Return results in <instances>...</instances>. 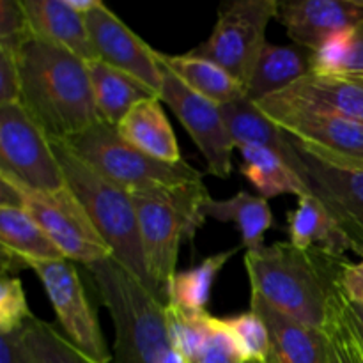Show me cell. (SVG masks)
Here are the masks:
<instances>
[{
    "label": "cell",
    "mask_w": 363,
    "mask_h": 363,
    "mask_svg": "<svg viewBox=\"0 0 363 363\" xmlns=\"http://www.w3.org/2000/svg\"><path fill=\"white\" fill-rule=\"evenodd\" d=\"M347 262L323 248L279 241L245 254L252 294L303 325L325 330L342 305L340 272Z\"/></svg>",
    "instance_id": "cell-1"
},
{
    "label": "cell",
    "mask_w": 363,
    "mask_h": 363,
    "mask_svg": "<svg viewBox=\"0 0 363 363\" xmlns=\"http://www.w3.org/2000/svg\"><path fill=\"white\" fill-rule=\"evenodd\" d=\"M21 106L50 140H69L99 123L87 62L32 34L18 52Z\"/></svg>",
    "instance_id": "cell-2"
},
{
    "label": "cell",
    "mask_w": 363,
    "mask_h": 363,
    "mask_svg": "<svg viewBox=\"0 0 363 363\" xmlns=\"http://www.w3.org/2000/svg\"><path fill=\"white\" fill-rule=\"evenodd\" d=\"M87 268L113 325L112 363H183L170 339L167 305L112 257Z\"/></svg>",
    "instance_id": "cell-3"
},
{
    "label": "cell",
    "mask_w": 363,
    "mask_h": 363,
    "mask_svg": "<svg viewBox=\"0 0 363 363\" xmlns=\"http://www.w3.org/2000/svg\"><path fill=\"white\" fill-rule=\"evenodd\" d=\"M52 144L62 165L67 186L77 195L99 236L112 250L113 261L126 268L163 305H169L165 296L160 293L158 286L152 282L145 266L144 248L138 233L137 209L130 191L96 172L64 142L52 140Z\"/></svg>",
    "instance_id": "cell-4"
},
{
    "label": "cell",
    "mask_w": 363,
    "mask_h": 363,
    "mask_svg": "<svg viewBox=\"0 0 363 363\" xmlns=\"http://www.w3.org/2000/svg\"><path fill=\"white\" fill-rule=\"evenodd\" d=\"M131 197L137 209L145 266L169 303L179 247L183 240H194L195 233L208 218L204 206L209 194L202 181H197L131 191Z\"/></svg>",
    "instance_id": "cell-5"
},
{
    "label": "cell",
    "mask_w": 363,
    "mask_h": 363,
    "mask_svg": "<svg viewBox=\"0 0 363 363\" xmlns=\"http://www.w3.org/2000/svg\"><path fill=\"white\" fill-rule=\"evenodd\" d=\"M64 144L96 172L130 194L202 181V174L184 160L179 163L160 162L124 140L117 126L103 121L64 140Z\"/></svg>",
    "instance_id": "cell-6"
},
{
    "label": "cell",
    "mask_w": 363,
    "mask_h": 363,
    "mask_svg": "<svg viewBox=\"0 0 363 363\" xmlns=\"http://www.w3.org/2000/svg\"><path fill=\"white\" fill-rule=\"evenodd\" d=\"M255 106L319 162L337 169L363 170V121L291 103L277 94Z\"/></svg>",
    "instance_id": "cell-7"
},
{
    "label": "cell",
    "mask_w": 363,
    "mask_h": 363,
    "mask_svg": "<svg viewBox=\"0 0 363 363\" xmlns=\"http://www.w3.org/2000/svg\"><path fill=\"white\" fill-rule=\"evenodd\" d=\"M279 6L277 0H236L225 4L209 38L190 50V53L218 64L247 89L268 43L266 30L269 21L277 18Z\"/></svg>",
    "instance_id": "cell-8"
},
{
    "label": "cell",
    "mask_w": 363,
    "mask_h": 363,
    "mask_svg": "<svg viewBox=\"0 0 363 363\" xmlns=\"http://www.w3.org/2000/svg\"><path fill=\"white\" fill-rule=\"evenodd\" d=\"M0 172L35 191L67 186L52 140L21 103L0 105Z\"/></svg>",
    "instance_id": "cell-9"
},
{
    "label": "cell",
    "mask_w": 363,
    "mask_h": 363,
    "mask_svg": "<svg viewBox=\"0 0 363 363\" xmlns=\"http://www.w3.org/2000/svg\"><path fill=\"white\" fill-rule=\"evenodd\" d=\"M13 183L20 191L21 208L35 220L67 261L92 266L112 257V250L99 236L69 186L55 191H35L14 179Z\"/></svg>",
    "instance_id": "cell-10"
},
{
    "label": "cell",
    "mask_w": 363,
    "mask_h": 363,
    "mask_svg": "<svg viewBox=\"0 0 363 363\" xmlns=\"http://www.w3.org/2000/svg\"><path fill=\"white\" fill-rule=\"evenodd\" d=\"M27 269L35 273L62 326L64 337L80 353L96 363H112L98 318L82 286L77 266L67 259L28 261Z\"/></svg>",
    "instance_id": "cell-11"
},
{
    "label": "cell",
    "mask_w": 363,
    "mask_h": 363,
    "mask_svg": "<svg viewBox=\"0 0 363 363\" xmlns=\"http://www.w3.org/2000/svg\"><path fill=\"white\" fill-rule=\"evenodd\" d=\"M160 66H162L160 99L170 106L174 116L183 124L186 133L201 151L209 174L222 179L229 177L233 172V151L236 147L227 130L220 105L191 91L162 60Z\"/></svg>",
    "instance_id": "cell-12"
},
{
    "label": "cell",
    "mask_w": 363,
    "mask_h": 363,
    "mask_svg": "<svg viewBox=\"0 0 363 363\" xmlns=\"http://www.w3.org/2000/svg\"><path fill=\"white\" fill-rule=\"evenodd\" d=\"M96 57L116 69L140 80L158 94L162 91V66L156 52L117 18L105 4L85 16Z\"/></svg>",
    "instance_id": "cell-13"
},
{
    "label": "cell",
    "mask_w": 363,
    "mask_h": 363,
    "mask_svg": "<svg viewBox=\"0 0 363 363\" xmlns=\"http://www.w3.org/2000/svg\"><path fill=\"white\" fill-rule=\"evenodd\" d=\"M300 149V147H298ZM301 179L308 191L332 215L347 238L351 250L363 257V170L326 165L300 149Z\"/></svg>",
    "instance_id": "cell-14"
},
{
    "label": "cell",
    "mask_w": 363,
    "mask_h": 363,
    "mask_svg": "<svg viewBox=\"0 0 363 363\" xmlns=\"http://www.w3.org/2000/svg\"><path fill=\"white\" fill-rule=\"evenodd\" d=\"M277 20L294 45L318 52L332 35L363 23V0H300L280 2Z\"/></svg>",
    "instance_id": "cell-15"
},
{
    "label": "cell",
    "mask_w": 363,
    "mask_h": 363,
    "mask_svg": "<svg viewBox=\"0 0 363 363\" xmlns=\"http://www.w3.org/2000/svg\"><path fill=\"white\" fill-rule=\"evenodd\" d=\"M250 308L261 315L268 330V363H328L330 342L325 330L275 311L257 294H252Z\"/></svg>",
    "instance_id": "cell-16"
},
{
    "label": "cell",
    "mask_w": 363,
    "mask_h": 363,
    "mask_svg": "<svg viewBox=\"0 0 363 363\" xmlns=\"http://www.w3.org/2000/svg\"><path fill=\"white\" fill-rule=\"evenodd\" d=\"M277 96L298 105L363 121V74L311 73L277 92Z\"/></svg>",
    "instance_id": "cell-17"
},
{
    "label": "cell",
    "mask_w": 363,
    "mask_h": 363,
    "mask_svg": "<svg viewBox=\"0 0 363 363\" xmlns=\"http://www.w3.org/2000/svg\"><path fill=\"white\" fill-rule=\"evenodd\" d=\"M220 110L225 119L234 147L238 149L240 145L254 144L272 149L301 177L303 162H301L298 145L291 140L289 135L284 133L275 123H272L255 106V103L245 98L229 105H222Z\"/></svg>",
    "instance_id": "cell-18"
},
{
    "label": "cell",
    "mask_w": 363,
    "mask_h": 363,
    "mask_svg": "<svg viewBox=\"0 0 363 363\" xmlns=\"http://www.w3.org/2000/svg\"><path fill=\"white\" fill-rule=\"evenodd\" d=\"M32 32L38 38L64 46L80 59H98L85 18L74 13L66 0H21Z\"/></svg>",
    "instance_id": "cell-19"
},
{
    "label": "cell",
    "mask_w": 363,
    "mask_h": 363,
    "mask_svg": "<svg viewBox=\"0 0 363 363\" xmlns=\"http://www.w3.org/2000/svg\"><path fill=\"white\" fill-rule=\"evenodd\" d=\"M314 71V52L300 45L266 43L247 87V99L257 103L282 92Z\"/></svg>",
    "instance_id": "cell-20"
},
{
    "label": "cell",
    "mask_w": 363,
    "mask_h": 363,
    "mask_svg": "<svg viewBox=\"0 0 363 363\" xmlns=\"http://www.w3.org/2000/svg\"><path fill=\"white\" fill-rule=\"evenodd\" d=\"M117 130L124 140L160 162H183L176 133L160 98H147L137 103L121 121Z\"/></svg>",
    "instance_id": "cell-21"
},
{
    "label": "cell",
    "mask_w": 363,
    "mask_h": 363,
    "mask_svg": "<svg viewBox=\"0 0 363 363\" xmlns=\"http://www.w3.org/2000/svg\"><path fill=\"white\" fill-rule=\"evenodd\" d=\"M87 71L96 110L99 119L106 124L119 126L121 121L137 103L147 98H158V94L140 80L99 59L87 60Z\"/></svg>",
    "instance_id": "cell-22"
},
{
    "label": "cell",
    "mask_w": 363,
    "mask_h": 363,
    "mask_svg": "<svg viewBox=\"0 0 363 363\" xmlns=\"http://www.w3.org/2000/svg\"><path fill=\"white\" fill-rule=\"evenodd\" d=\"M289 243L296 248H323L333 255L344 257L351 245L325 206L312 194L298 197V206L287 213Z\"/></svg>",
    "instance_id": "cell-23"
},
{
    "label": "cell",
    "mask_w": 363,
    "mask_h": 363,
    "mask_svg": "<svg viewBox=\"0 0 363 363\" xmlns=\"http://www.w3.org/2000/svg\"><path fill=\"white\" fill-rule=\"evenodd\" d=\"M206 216L218 222H233L241 236V247L247 252L261 250L264 245V234L275 225L273 211L268 199L252 195L241 190L229 199H208L204 206Z\"/></svg>",
    "instance_id": "cell-24"
},
{
    "label": "cell",
    "mask_w": 363,
    "mask_h": 363,
    "mask_svg": "<svg viewBox=\"0 0 363 363\" xmlns=\"http://www.w3.org/2000/svg\"><path fill=\"white\" fill-rule=\"evenodd\" d=\"M158 59L191 91L211 99L216 105H229L247 98L245 85L211 60L191 55L190 52L184 55H169L158 52Z\"/></svg>",
    "instance_id": "cell-25"
},
{
    "label": "cell",
    "mask_w": 363,
    "mask_h": 363,
    "mask_svg": "<svg viewBox=\"0 0 363 363\" xmlns=\"http://www.w3.org/2000/svg\"><path fill=\"white\" fill-rule=\"evenodd\" d=\"M241 152L240 172L259 190L261 197L273 199L279 195H301L311 194L307 184L300 176L277 155L275 151L262 145H240Z\"/></svg>",
    "instance_id": "cell-26"
},
{
    "label": "cell",
    "mask_w": 363,
    "mask_h": 363,
    "mask_svg": "<svg viewBox=\"0 0 363 363\" xmlns=\"http://www.w3.org/2000/svg\"><path fill=\"white\" fill-rule=\"evenodd\" d=\"M0 243L2 248L28 261L66 259L35 220L16 206H0Z\"/></svg>",
    "instance_id": "cell-27"
},
{
    "label": "cell",
    "mask_w": 363,
    "mask_h": 363,
    "mask_svg": "<svg viewBox=\"0 0 363 363\" xmlns=\"http://www.w3.org/2000/svg\"><path fill=\"white\" fill-rule=\"evenodd\" d=\"M240 250L241 245L230 248V250L208 255L204 261L186 272H177L172 286H170L169 303L184 308V311L204 312L211 300V291L216 282V277Z\"/></svg>",
    "instance_id": "cell-28"
},
{
    "label": "cell",
    "mask_w": 363,
    "mask_h": 363,
    "mask_svg": "<svg viewBox=\"0 0 363 363\" xmlns=\"http://www.w3.org/2000/svg\"><path fill=\"white\" fill-rule=\"evenodd\" d=\"M23 339L41 363H96L80 353L64 333L38 318L23 326Z\"/></svg>",
    "instance_id": "cell-29"
},
{
    "label": "cell",
    "mask_w": 363,
    "mask_h": 363,
    "mask_svg": "<svg viewBox=\"0 0 363 363\" xmlns=\"http://www.w3.org/2000/svg\"><path fill=\"white\" fill-rule=\"evenodd\" d=\"M227 332L233 337L234 344L240 350L245 362L268 363L269 337L264 321L257 312L250 308L248 312L223 319Z\"/></svg>",
    "instance_id": "cell-30"
},
{
    "label": "cell",
    "mask_w": 363,
    "mask_h": 363,
    "mask_svg": "<svg viewBox=\"0 0 363 363\" xmlns=\"http://www.w3.org/2000/svg\"><path fill=\"white\" fill-rule=\"evenodd\" d=\"M35 318L28 307L21 280L18 277H2L0 280V335L23 328Z\"/></svg>",
    "instance_id": "cell-31"
},
{
    "label": "cell",
    "mask_w": 363,
    "mask_h": 363,
    "mask_svg": "<svg viewBox=\"0 0 363 363\" xmlns=\"http://www.w3.org/2000/svg\"><path fill=\"white\" fill-rule=\"evenodd\" d=\"M34 34L21 0H0V50L16 53Z\"/></svg>",
    "instance_id": "cell-32"
},
{
    "label": "cell",
    "mask_w": 363,
    "mask_h": 363,
    "mask_svg": "<svg viewBox=\"0 0 363 363\" xmlns=\"http://www.w3.org/2000/svg\"><path fill=\"white\" fill-rule=\"evenodd\" d=\"M191 363H247L240 350L234 344L233 337L227 332L223 319L215 318L204 347Z\"/></svg>",
    "instance_id": "cell-33"
},
{
    "label": "cell",
    "mask_w": 363,
    "mask_h": 363,
    "mask_svg": "<svg viewBox=\"0 0 363 363\" xmlns=\"http://www.w3.org/2000/svg\"><path fill=\"white\" fill-rule=\"evenodd\" d=\"M21 74L18 55L9 50H0V105L20 103Z\"/></svg>",
    "instance_id": "cell-34"
},
{
    "label": "cell",
    "mask_w": 363,
    "mask_h": 363,
    "mask_svg": "<svg viewBox=\"0 0 363 363\" xmlns=\"http://www.w3.org/2000/svg\"><path fill=\"white\" fill-rule=\"evenodd\" d=\"M325 332L330 342L328 363H353L346 342V298Z\"/></svg>",
    "instance_id": "cell-35"
},
{
    "label": "cell",
    "mask_w": 363,
    "mask_h": 363,
    "mask_svg": "<svg viewBox=\"0 0 363 363\" xmlns=\"http://www.w3.org/2000/svg\"><path fill=\"white\" fill-rule=\"evenodd\" d=\"M0 363H41L23 339V328L0 335Z\"/></svg>",
    "instance_id": "cell-36"
},
{
    "label": "cell",
    "mask_w": 363,
    "mask_h": 363,
    "mask_svg": "<svg viewBox=\"0 0 363 363\" xmlns=\"http://www.w3.org/2000/svg\"><path fill=\"white\" fill-rule=\"evenodd\" d=\"M339 289L347 303L363 308V257L358 262L347 261L340 272Z\"/></svg>",
    "instance_id": "cell-37"
},
{
    "label": "cell",
    "mask_w": 363,
    "mask_h": 363,
    "mask_svg": "<svg viewBox=\"0 0 363 363\" xmlns=\"http://www.w3.org/2000/svg\"><path fill=\"white\" fill-rule=\"evenodd\" d=\"M342 73L363 74V23L358 25L353 32V43H351V52L347 57L346 67Z\"/></svg>",
    "instance_id": "cell-38"
},
{
    "label": "cell",
    "mask_w": 363,
    "mask_h": 363,
    "mask_svg": "<svg viewBox=\"0 0 363 363\" xmlns=\"http://www.w3.org/2000/svg\"><path fill=\"white\" fill-rule=\"evenodd\" d=\"M346 342H347V350H350L351 360L353 363H363V342L358 335L357 328L351 323L350 314H347V307H346Z\"/></svg>",
    "instance_id": "cell-39"
},
{
    "label": "cell",
    "mask_w": 363,
    "mask_h": 363,
    "mask_svg": "<svg viewBox=\"0 0 363 363\" xmlns=\"http://www.w3.org/2000/svg\"><path fill=\"white\" fill-rule=\"evenodd\" d=\"M66 2L74 13H78L80 16L85 18L87 14H91L99 4H101V0H66Z\"/></svg>",
    "instance_id": "cell-40"
},
{
    "label": "cell",
    "mask_w": 363,
    "mask_h": 363,
    "mask_svg": "<svg viewBox=\"0 0 363 363\" xmlns=\"http://www.w3.org/2000/svg\"><path fill=\"white\" fill-rule=\"evenodd\" d=\"M346 307H347V314H350L351 323H353V326L357 328L358 335H360L363 342V308L358 307V305L347 303V301H346Z\"/></svg>",
    "instance_id": "cell-41"
},
{
    "label": "cell",
    "mask_w": 363,
    "mask_h": 363,
    "mask_svg": "<svg viewBox=\"0 0 363 363\" xmlns=\"http://www.w3.org/2000/svg\"><path fill=\"white\" fill-rule=\"evenodd\" d=\"M247 363H261V362H247Z\"/></svg>",
    "instance_id": "cell-42"
}]
</instances>
